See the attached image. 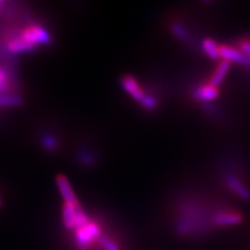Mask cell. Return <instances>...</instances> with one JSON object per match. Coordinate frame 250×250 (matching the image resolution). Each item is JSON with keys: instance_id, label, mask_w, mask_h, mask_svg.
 I'll use <instances>...</instances> for the list:
<instances>
[{"instance_id": "30bf717a", "label": "cell", "mask_w": 250, "mask_h": 250, "mask_svg": "<svg viewBox=\"0 0 250 250\" xmlns=\"http://www.w3.org/2000/svg\"><path fill=\"white\" fill-rule=\"evenodd\" d=\"M226 185L229 188V189L238 195L239 197L243 198V199H250V192L247 189V187L245 185H243L239 178L234 177V176H229L226 178Z\"/></svg>"}, {"instance_id": "277c9868", "label": "cell", "mask_w": 250, "mask_h": 250, "mask_svg": "<svg viewBox=\"0 0 250 250\" xmlns=\"http://www.w3.org/2000/svg\"><path fill=\"white\" fill-rule=\"evenodd\" d=\"M120 83L123 90L127 94H129V95L137 101V103L141 104V103H142L143 99L145 98L146 94L142 89L140 88L139 83L137 82L136 78L130 75H124L121 78Z\"/></svg>"}, {"instance_id": "52a82bcc", "label": "cell", "mask_w": 250, "mask_h": 250, "mask_svg": "<svg viewBox=\"0 0 250 250\" xmlns=\"http://www.w3.org/2000/svg\"><path fill=\"white\" fill-rule=\"evenodd\" d=\"M218 96H219L218 89L212 87L209 83L199 85V87L195 89L194 91V97L199 101H205V103L215 100Z\"/></svg>"}, {"instance_id": "7a4b0ae2", "label": "cell", "mask_w": 250, "mask_h": 250, "mask_svg": "<svg viewBox=\"0 0 250 250\" xmlns=\"http://www.w3.org/2000/svg\"><path fill=\"white\" fill-rule=\"evenodd\" d=\"M11 89V80L6 70L0 67V105H16L21 99L18 96L6 94Z\"/></svg>"}, {"instance_id": "9c48e42d", "label": "cell", "mask_w": 250, "mask_h": 250, "mask_svg": "<svg viewBox=\"0 0 250 250\" xmlns=\"http://www.w3.org/2000/svg\"><path fill=\"white\" fill-rule=\"evenodd\" d=\"M80 206V203H69L65 202L62 206V224L68 230H72L74 219L76 214V208Z\"/></svg>"}, {"instance_id": "4fadbf2b", "label": "cell", "mask_w": 250, "mask_h": 250, "mask_svg": "<svg viewBox=\"0 0 250 250\" xmlns=\"http://www.w3.org/2000/svg\"><path fill=\"white\" fill-rule=\"evenodd\" d=\"M141 105L148 109V111H153V109H155L156 106H158V101H156V99L153 96L146 95L142 103H141Z\"/></svg>"}, {"instance_id": "9a60e30c", "label": "cell", "mask_w": 250, "mask_h": 250, "mask_svg": "<svg viewBox=\"0 0 250 250\" xmlns=\"http://www.w3.org/2000/svg\"><path fill=\"white\" fill-rule=\"evenodd\" d=\"M239 50L250 59V40H242L239 42Z\"/></svg>"}, {"instance_id": "8992f818", "label": "cell", "mask_w": 250, "mask_h": 250, "mask_svg": "<svg viewBox=\"0 0 250 250\" xmlns=\"http://www.w3.org/2000/svg\"><path fill=\"white\" fill-rule=\"evenodd\" d=\"M56 183H57V187L60 191V194L62 198L64 199L65 202H69V203H78L76 195L74 194L72 187L70 185L68 178L64 175H58L56 178Z\"/></svg>"}, {"instance_id": "2e32d148", "label": "cell", "mask_w": 250, "mask_h": 250, "mask_svg": "<svg viewBox=\"0 0 250 250\" xmlns=\"http://www.w3.org/2000/svg\"><path fill=\"white\" fill-rule=\"evenodd\" d=\"M2 4V2H0V5H1Z\"/></svg>"}, {"instance_id": "5b68a950", "label": "cell", "mask_w": 250, "mask_h": 250, "mask_svg": "<svg viewBox=\"0 0 250 250\" xmlns=\"http://www.w3.org/2000/svg\"><path fill=\"white\" fill-rule=\"evenodd\" d=\"M212 221L216 226H231L241 223L242 216L236 212L222 210V212H219L214 215Z\"/></svg>"}, {"instance_id": "5bb4252c", "label": "cell", "mask_w": 250, "mask_h": 250, "mask_svg": "<svg viewBox=\"0 0 250 250\" xmlns=\"http://www.w3.org/2000/svg\"><path fill=\"white\" fill-rule=\"evenodd\" d=\"M43 145L44 147L46 148V149H48L50 151L52 150H56L58 146H59V143L57 139L52 137V136H45L43 138Z\"/></svg>"}, {"instance_id": "8fae6325", "label": "cell", "mask_w": 250, "mask_h": 250, "mask_svg": "<svg viewBox=\"0 0 250 250\" xmlns=\"http://www.w3.org/2000/svg\"><path fill=\"white\" fill-rule=\"evenodd\" d=\"M202 50L207 54V57L212 61H217L220 58L219 56V45L212 40V39L207 38L202 41Z\"/></svg>"}, {"instance_id": "6da1fadb", "label": "cell", "mask_w": 250, "mask_h": 250, "mask_svg": "<svg viewBox=\"0 0 250 250\" xmlns=\"http://www.w3.org/2000/svg\"><path fill=\"white\" fill-rule=\"evenodd\" d=\"M17 36L34 47L47 44L51 40L48 31L40 25H28L21 29Z\"/></svg>"}, {"instance_id": "ba28073f", "label": "cell", "mask_w": 250, "mask_h": 250, "mask_svg": "<svg viewBox=\"0 0 250 250\" xmlns=\"http://www.w3.org/2000/svg\"><path fill=\"white\" fill-rule=\"evenodd\" d=\"M229 69H230V62L222 60L220 62H219L212 77H210L209 84L212 85V87L218 89L219 85L223 83L224 78L226 77V75H228Z\"/></svg>"}, {"instance_id": "7c38bea8", "label": "cell", "mask_w": 250, "mask_h": 250, "mask_svg": "<svg viewBox=\"0 0 250 250\" xmlns=\"http://www.w3.org/2000/svg\"><path fill=\"white\" fill-rule=\"evenodd\" d=\"M171 31L176 38L179 39V40H183V41L187 42L191 39L189 31L187 30V28L184 25L179 24V23H176V22L173 23V24L171 25Z\"/></svg>"}, {"instance_id": "3957f363", "label": "cell", "mask_w": 250, "mask_h": 250, "mask_svg": "<svg viewBox=\"0 0 250 250\" xmlns=\"http://www.w3.org/2000/svg\"><path fill=\"white\" fill-rule=\"evenodd\" d=\"M219 56L229 62H236V64L250 66V59L242 53L239 48L229 45H219Z\"/></svg>"}]
</instances>
